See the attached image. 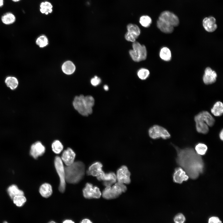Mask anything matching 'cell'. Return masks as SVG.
<instances>
[{
    "instance_id": "1",
    "label": "cell",
    "mask_w": 223,
    "mask_h": 223,
    "mask_svg": "<svg viewBox=\"0 0 223 223\" xmlns=\"http://www.w3.org/2000/svg\"><path fill=\"white\" fill-rule=\"evenodd\" d=\"M177 153L176 161L193 180L197 179L203 174L205 169L204 162L201 156L198 154L195 150L190 147L181 148L171 143Z\"/></svg>"
},
{
    "instance_id": "2",
    "label": "cell",
    "mask_w": 223,
    "mask_h": 223,
    "mask_svg": "<svg viewBox=\"0 0 223 223\" xmlns=\"http://www.w3.org/2000/svg\"><path fill=\"white\" fill-rule=\"evenodd\" d=\"M65 181L68 183L75 184L79 182L85 174V166L81 161L74 162L64 168Z\"/></svg>"
},
{
    "instance_id": "3",
    "label": "cell",
    "mask_w": 223,
    "mask_h": 223,
    "mask_svg": "<svg viewBox=\"0 0 223 223\" xmlns=\"http://www.w3.org/2000/svg\"><path fill=\"white\" fill-rule=\"evenodd\" d=\"M94 99L91 96L81 94L75 97L72 102L75 109L81 115L87 116L93 112Z\"/></svg>"
},
{
    "instance_id": "4",
    "label": "cell",
    "mask_w": 223,
    "mask_h": 223,
    "mask_svg": "<svg viewBox=\"0 0 223 223\" xmlns=\"http://www.w3.org/2000/svg\"><path fill=\"white\" fill-rule=\"evenodd\" d=\"M194 120L196 131L203 134L207 133L209 130L208 126H212L215 122L214 118L207 111L200 112L195 116Z\"/></svg>"
},
{
    "instance_id": "5",
    "label": "cell",
    "mask_w": 223,
    "mask_h": 223,
    "mask_svg": "<svg viewBox=\"0 0 223 223\" xmlns=\"http://www.w3.org/2000/svg\"><path fill=\"white\" fill-rule=\"evenodd\" d=\"M126 190L127 187L124 184L118 182L112 186L106 187L103 191L102 195L105 199H114L118 197L122 193L125 192Z\"/></svg>"
},
{
    "instance_id": "6",
    "label": "cell",
    "mask_w": 223,
    "mask_h": 223,
    "mask_svg": "<svg viewBox=\"0 0 223 223\" xmlns=\"http://www.w3.org/2000/svg\"><path fill=\"white\" fill-rule=\"evenodd\" d=\"M133 49L130 50L129 53L132 59L135 62H139L145 60L147 52L145 45L135 41L132 44Z\"/></svg>"
},
{
    "instance_id": "7",
    "label": "cell",
    "mask_w": 223,
    "mask_h": 223,
    "mask_svg": "<svg viewBox=\"0 0 223 223\" xmlns=\"http://www.w3.org/2000/svg\"><path fill=\"white\" fill-rule=\"evenodd\" d=\"M54 164L60 179L59 190L61 193H63L65 190L66 187L65 169L63 161L60 157L58 156H56L55 158Z\"/></svg>"
},
{
    "instance_id": "8",
    "label": "cell",
    "mask_w": 223,
    "mask_h": 223,
    "mask_svg": "<svg viewBox=\"0 0 223 223\" xmlns=\"http://www.w3.org/2000/svg\"><path fill=\"white\" fill-rule=\"evenodd\" d=\"M148 133L149 136L153 139L161 138L167 139L171 137V135L167 129L158 125H154L150 128Z\"/></svg>"
},
{
    "instance_id": "9",
    "label": "cell",
    "mask_w": 223,
    "mask_h": 223,
    "mask_svg": "<svg viewBox=\"0 0 223 223\" xmlns=\"http://www.w3.org/2000/svg\"><path fill=\"white\" fill-rule=\"evenodd\" d=\"M83 193L84 197L88 199H98L102 195L99 188L89 183H86L83 190Z\"/></svg>"
},
{
    "instance_id": "10",
    "label": "cell",
    "mask_w": 223,
    "mask_h": 223,
    "mask_svg": "<svg viewBox=\"0 0 223 223\" xmlns=\"http://www.w3.org/2000/svg\"><path fill=\"white\" fill-rule=\"evenodd\" d=\"M116 175L118 182L126 184L130 183V173L126 166L120 167L117 170Z\"/></svg>"
},
{
    "instance_id": "11",
    "label": "cell",
    "mask_w": 223,
    "mask_h": 223,
    "mask_svg": "<svg viewBox=\"0 0 223 223\" xmlns=\"http://www.w3.org/2000/svg\"><path fill=\"white\" fill-rule=\"evenodd\" d=\"M159 19L165 22L173 27L178 26L179 24L178 17L173 13L168 11L162 12Z\"/></svg>"
},
{
    "instance_id": "12",
    "label": "cell",
    "mask_w": 223,
    "mask_h": 223,
    "mask_svg": "<svg viewBox=\"0 0 223 223\" xmlns=\"http://www.w3.org/2000/svg\"><path fill=\"white\" fill-rule=\"evenodd\" d=\"M189 177L185 171L181 167L176 168L173 175V181L178 184H182L183 182L187 181Z\"/></svg>"
},
{
    "instance_id": "13",
    "label": "cell",
    "mask_w": 223,
    "mask_h": 223,
    "mask_svg": "<svg viewBox=\"0 0 223 223\" xmlns=\"http://www.w3.org/2000/svg\"><path fill=\"white\" fill-rule=\"evenodd\" d=\"M99 181H103V185L106 187L111 186L116 183L117 178L116 175L113 172L108 173H103L102 174L97 177Z\"/></svg>"
},
{
    "instance_id": "14",
    "label": "cell",
    "mask_w": 223,
    "mask_h": 223,
    "mask_svg": "<svg viewBox=\"0 0 223 223\" xmlns=\"http://www.w3.org/2000/svg\"><path fill=\"white\" fill-rule=\"evenodd\" d=\"M45 150V147L42 143L40 141H37L31 145L30 154L34 159H37L44 154Z\"/></svg>"
},
{
    "instance_id": "15",
    "label": "cell",
    "mask_w": 223,
    "mask_h": 223,
    "mask_svg": "<svg viewBox=\"0 0 223 223\" xmlns=\"http://www.w3.org/2000/svg\"><path fill=\"white\" fill-rule=\"evenodd\" d=\"M217 75L216 72L209 67L205 69L203 76V81L206 85H209L215 82L216 81Z\"/></svg>"
},
{
    "instance_id": "16",
    "label": "cell",
    "mask_w": 223,
    "mask_h": 223,
    "mask_svg": "<svg viewBox=\"0 0 223 223\" xmlns=\"http://www.w3.org/2000/svg\"><path fill=\"white\" fill-rule=\"evenodd\" d=\"M76 154L70 148H68L63 152L61 160L66 166L72 164L74 162Z\"/></svg>"
},
{
    "instance_id": "17",
    "label": "cell",
    "mask_w": 223,
    "mask_h": 223,
    "mask_svg": "<svg viewBox=\"0 0 223 223\" xmlns=\"http://www.w3.org/2000/svg\"><path fill=\"white\" fill-rule=\"evenodd\" d=\"M103 165L100 162H96L91 164L86 171L88 175L98 177L104 172L102 170Z\"/></svg>"
},
{
    "instance_id": "18",
    "label": "cell",
    "mask_w": 223,
    "mask_h": 223,
    "mask_svg": "<svg viewBox=\"0 0 223 223\" xmlns=\"http://www.w3.org/2000/svg\"><path fill=\"white\" fill-rule=\"evenodd\" d=\"M215 19L213 17H206L203 21V26L205 30L208 32L214 31L217 28Z\"/></svg>"
},
{
    "instance_id": "19",
    "label": "cell",
    "mask_w": 223,
    "mask_h": 223,
    "mask_svg": "<svg viewBox=\"0 0 223 223\" xmlns=\"http://www.w3.org/2000/svg\"><path fill=\"white\" fill-rule=\"evenodd\" d=\"M157 26L161 31L166 33H170L174 30L173 27L159 19L157 21Z\"/></svg>"
},
{
    "instance_id": "20",
    "label": "cell",
    "mask_w": 223,
    "mask_h": 223,
    "mask_svg": "<svg viewBox=\"0 0 223 223\" xmlns=\"http://www.w3.org/2000/svg\"><path fill=\"white\" fill-rule=\"evenodd\" d=\"M39 192L43 197L47 198L50 197L52 193L51 186L48 183H44L40 186Z\"/></svg>"
},
{
    "instance_id": "21",
    "label": "cell",
    "mask_w": 223,
    "mask_h": 223,
    "mask_svg": "<svg viewBox=\"0 0 223 223\" xmlns=\"http://www.w3.org/2000/svg\"><path fill=\"white\" fill-rule=\"evenodd\" d=\"M8 193L11 199L12 200L14 197L19 195H24L23 191L19 189L15 185H12L7 188Z\"/></svg>"
},
{
    "instance_id": "22",
    "label": "cell",
    "mask_w": 223,
    "mask_h": 223,
    "mask_svg": "<svg viewBox=\"0 0 223 223\" xmlns=\"http://www.w3.org/2000/svg\"><path fill=\"white\" fill-rule=\"evenodd\" d=\"M212 114L216 116H220L223 113V105L222 102L218 101L216 102L211 109Z\"/></svg>"
},
{
    "instance_id": "23",
    "label": "cell",
    "mask_w": 223,
    "mask_h": 223,
    "mask_svg": "<svg viewBox=\"0 0 223 223\" xmlns=\"http://www.w3.org/2000/svg\"><path fill=\"white\" fill-rule=\"evenodd\" d=\"M62 68L64 73L66 74L70 75L74 72L76 67L75 65L72 62L68 61L63 64Z\"/></svg>"
},
{
    "instance_id": "24",
    "label": "cell",
    "mask_w": 223,
    "mask_h": 223,
    "mask_svg": "<svg viewBox=\"0 0 223 223\" xmlns=\"http://www.w3.org/2000/svg\"><path fill=\"white\" fill-rule=\"evenodd\" d=\"M7 86L11 90L16 89L18 85V81L17 78L13 76L7 77L5 81Z\"/></svg>"
},
{
    "instance_id": "25",
    "label": "cell",
    "mask_w": 223,
    "mask_h": 223,
    "mask_svg": "<svg viewBox=\"0 0 223 223\" xmlns=\"http://www.w3.org/2000/svg\"><path fill=\"white\" fill-rule=\"evenodd\" d=\"M16 18L15 15L11 12H7L4 14L1 17L2 22L6 25H10L15 22Z\"/></svg>"
},
{
    "instance_id": "26",
    "label": "cell",
    "mask_w": 223,
    "mask_h": 223,
    "mask_svg": "<svg viewBox=\"0 0 223 223\" xmlns=\"http://www.w3.org/2000/svg\"><path fill=\"white\" fill-rule=\"evenodd\" d=\"M208 147L204 143L199 142L196 144L195 147L196 152L200 155H205L208 151Z\"/></svg>"
},
{
    "instance_id": "27",
    "label": "cell",
    "mask_w": 223,
    "mask_h": 223,
    "mask_svg": "<svg viewBox=\"0 0 223 223\" xmlns=\"http://www.w3.org/2000/svg\"><path fill=\"white\" fill-rule=\"evenodd\" d=\"M160 56L162 59L165 61H168L171 58V51L167 47H164L160 50Z\"/></svg>"
},
{
    "instance_id": "28",
    "label": "cell",
    "mask_w": 223,
    "mask_h": 223,
    "mask_svg": "<svg viewBox=\"0 0 223 223\" xmlns=\"http://www.w3.org/2000/svg\"><path fill=\"white\" fill-rule=\"evenodd\" d=\"M127 32L137 37L141 33V30L139 28L136 24H129L127 26Z\"/></svg>"
},
{
    "instance_id": "29",
    "label": "cell",
    "mask_w": 223,
    "mask_h": 223,
    "mask_svg": "<svg viewBox=\"0 0 223 223\" xmlns=\"http://www.w3.org/2000/svg\"><path fill=\"white\" fill-rule=\"evenodd\" d=\"M40 11L43 14L45 13L46 15H47L48 13H51L52 11V8L53 6L51 3L49 2H42L40 4Z\"/></svg>"
},
{
    "instance_id": "30",
    "label": "cell",
    "mask_w": 223,
    "mask_h": 223,
    "mask_svg": "<svg viewBox=\"0 0 223 223\" xmlns=\"http://www.w3.org/2000/svg\"><path fill=\"white\" fill-rule=\"evenodd\" d=\"M53 151L55 154L60 153L63 149V146L61 142L58 140H56L52 143L51 145Z\"/></svg>"
},
{
    "instance_id": "31",
    "label": "cell",
    "mask_w": 223,
    "mask_h": 223,
    "mask_svg": "<svg viewBox=\"0 0 223 223\" xmlns=\"http://www.w3.org/2000/svg\"><path fill=\"white\" fill-rule=\"evenodd\" d=\"M139 23L141 25L145 28L149 27L152 23L151 18L147 15L142 16L139 19Z\"/></svg>"
},
{
    "instance_id": "32",
    "label": "cell",
    "mask_w": 223,
    "mask_h": 223,
    "mask_svg": "<svg viewBox=\"0 0 223 223\" xmlns=\"http://www.w3.org/2000/svg\"><path fill=\"white\" fill-rule=\"evenodd\" d=\"M12 200L16 206L20 207L24 204L26 201V199L24 195H19L14 197Z\"/></svg>"
},
{
    "instance_id": "33",
    "label": "cell",
    "mask_w": 223,
    "mask_h": 223,
    "mask_svg": "<svg viewBox=\"0 0 223 223\" xmlns=\"http://www.w3.org/2000/svg\"><path fill=\"white\" fill-rule=\"evenodd\" d=\"M149 70L144 68L140 69L137 72V75L138 77L142 80L146 79L149 77Z\"/></svg>"
},
{
    "instance_id": "34",
    "label": "cell",
    "mask_w": 223,
    "mask_h": 223,
    "mask_svg": "<svg viewBox=\"0 0 223 223\" xmlns=\"http://www.w3.org/2000/svg\"><path fill=\"white\" fill-rule=\"evenodd\" d=\"M36 42V44L40 47H43L48 44V39L46 36L42 35L39 37L37 39Z\"/></svg>"
},
{
    "instance_id": "35",
    "label": "cell",
    "mask_w": 223,
    "mask_h": 223,
    "mask_svg": "<svg viewBox=\"0 0 223 223\" xmlns=\"http://www.w3.org/2000/svg\"><path fill=\"white\" fill-rule=\"evenodd\" d=\"M185 221V217L181 213L177 214L174 218V221L175 223H184Z\"/></svg>"
},
{
    "instance_id": "36",
    "label": "cell",
    "mask_w": 223,
    "mask_h": 223,
    "mask_svg": "<svg viewBox=\"0 0 223 223\" xmlns=\"http://www.w3.org/2000/svg\"><path fill=\"white\" fill-rule=\"evenodd\" d=\"M125 39L129 42H133L138 37L127 32L125 35Z\"/></svg>"
},
{
    "instance_id": "37",
    "label": "cell",
    "mask_w": 223,
    "mask_h": 223,
    "mask_svg": "<svg viewBox=\"0 0 223 223\" xmlns=\"http://www.w3.org/2000/svg\"><path fill=\"white\" fill-rule=\"evenodd\" d=\"M91 84L94 86H96L99 84L101 82V79L97 76H95L91 80Z\"/></svg>"
},
{
    "instance_id": "38",
    "label": "cell",
    "mask_w": 223,
    "mask_h": 223,
    "mask_svg": "<svg viewBox=\"0 0 223 223\" xmlns=\"http://www.w3.org/2000/svg\"><path fill=\"white\" fill-rule=\"evenodd\" d=\"M208 223H222V222L218 217L213 216L209 218Z\"/></svg>"
},
{
    "instance_id": "39",
    "label": "cell",
    "mask_w": 223,
    "mask_h": 223,
    "mask_svg": "<svg viewBox=\"0 0 223 223\" xmlns=\"http://www.w3.org/2000/svg\"><path fill=\"white\" fill-rule=\"evenodd\" d=\"M80 223H92V222L88 219H85L83 220Z\"/></svg>"
},
{
    "instance_id": "40",
    "label": "cell",
    "mask_w": 223,
    "mask_h": 223,
    "mask_svg": "<svg viewBox=\"0 0 223 223\" xmlns=\"http://www.w3.org/2000/svg\"><path fill=\"white\" fill-rule=\"evenodd\" d=\"M219 137L221 141H223V129H222L220 131L219 133Z\"/></svg>"
},
{
    "instance_id": "41",
    "label": "cell",
    "mask_w": 223,
    "mask_h": 223,
    "mask_svg": "<svg viewBox=\"0 0 223 223\" xmlns=\"http://www.w3.org/2000/svg\"><path fill=\"white\" fill-rule=\"evenodd\" d=\"M63 223H75V222L70 220H64Z\"/></svg>"
},
{
    "instance_id": "42",
    "label": "cell",
    "mask_w": 223,
    "mask_h": 223,
    "mask_svg": "<svg viewBox=\"0 0 223 223\" xmlns=\"http://www.w3.org/2000/svg\"><path fill=\"white\" fill-rule=\"evenodd\" d=\"M103 88L106 91H107L109 89V87L107 85H105L103 86Z\"/></svg>"
},
{
    "instance_id": "43",
    "label": "cell",
    "mask_w": 223,
    "mask_h": 223,
    "mask_svg": "<svg viewBox=\"0 0 223 223\" xmlns=\"http://www.w3.org/2000/svg\"><path fill=\"white\" fill-rule=\"evenodd\" d=\"M3 5V0H0V7H1Z\"/></svg>"
},
{
    "instance_id": "44",
    "label": "cell",
    "mask_w": 223,
    "mask_h": 223,
    "mask_svg": "<svg viewBox=\"0 0 223 223\" xmlns=\"http://www.w3.org/2000/svg\"><path fill=\"white\" fill-rule=\"evenodd\" d=\"M14 2H18L20 0H12Z\"/></svg>"
},
{
    "instance_id": "45",
    "label": "cell",
    "mask_w": 223,
    "mask_h": 223,
    "mask_svg": "<svg viewBox=\"0 0 223 223\" xmlns=\"http://www.w3.org/2000/svg\"><path fill=\"white\" fill-rule=\"evenodd\" d=\"M49 223H56L55 222L53 221H51L50 222H49Z\"/></svg>"
},
{
    "instance_id": "46",
    "label": "cell",
    "mask_w": 223,
    "mask_h": 223,
    "mask_svg": "<svg viewBox=\"0 0 223 223\" xmlns=\"http://www.w3.org/2000/svg\"><path fill=\"white\" fill-rule=\"evenodd\" d=\"M3 223H8L6 221H4L3 222Z\"/></svg>"
}]
</instances>
